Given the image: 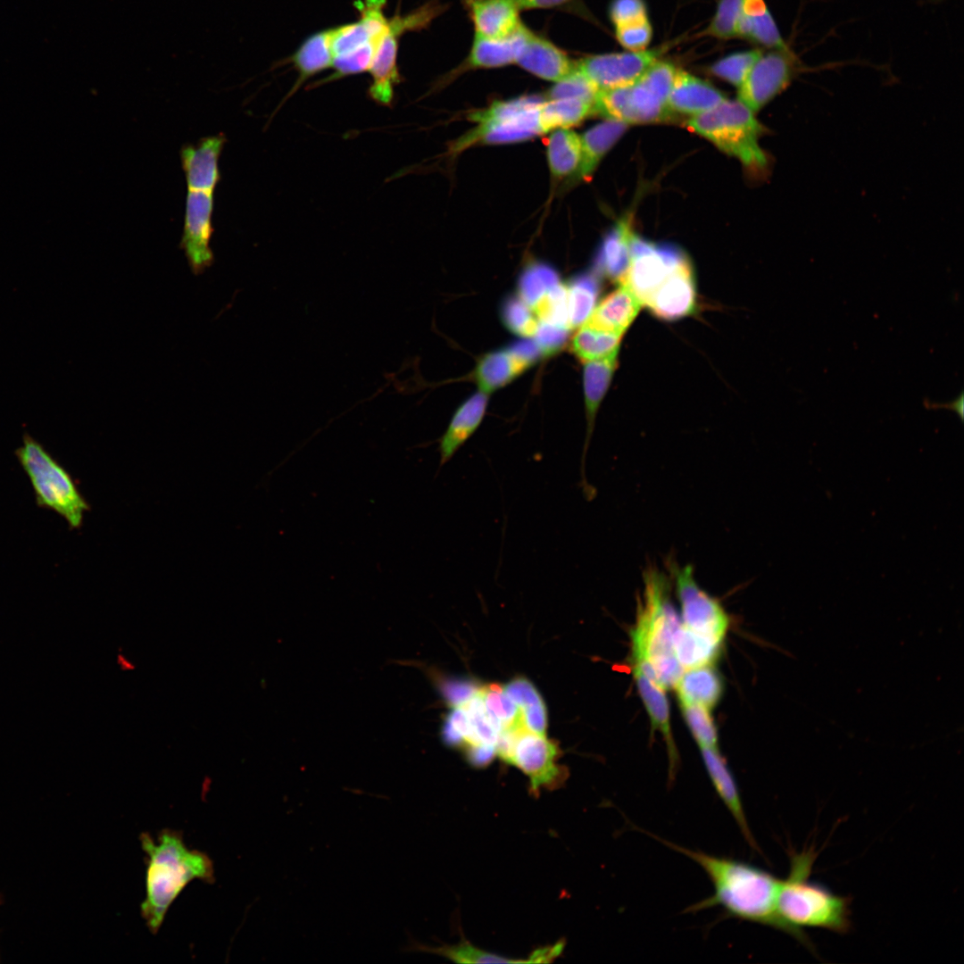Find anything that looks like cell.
<instances>
[{
  "mask_svg": "<svg viewBox=\"0 0 964 964\" xmlns=\"http://www.w3.org/2000/svg\"><path fill=\"white\" fill-rule=\"evenodd\" d=\"M657 839L693 860L712 883L713 893L688 907L686 912L720 907L728 918L770 927L789 935L776 910L779 878L742 860L711 855L659 837Z\"/></svg>",
  "mask_w": 964,
  "mask_h": 964,
  "instance_id": "1",
  "label": "cell"
},
{
  "mask_svg": "<svg viewBox=\"0 0 964 964\" xmlns=\"http://www.w3.org/2000/svg\"><path fill=\"white\" fill-rule=\"evenodd\" d=\"M671 578L654 564L643 570V592L630 631L632 666L664 691L674 688L684 669L673 639L682 624L671 601Z\"/></svg>",
  "mask_w": 964,
  "mask_h": 964,
  "instance_id": "2",
  "label": "cell"
},
{
  "mask_svg": "<svg viewBox=\"0 0 964 964\" xmlns=\"http://www.w3.org/2000/svg\"><path fill=\"white\" fill-rule=\"evenodd\" d=\"M816 853L813 849L791 852L790 872L780 879L776 899L777 913L789 935L815 951L804 927L826 929L844 935L852 927V900L809 879Z\"/></svg>",
  "mask_w": 964,
  "mask_h": 964,
  "instance_id": "3",
  "label": "cell"
},
{
  "mask_svg": "<svg viewBox=\"0 0 964 964\" xmlns=\"http://www.w3.org/2000/svg\"><path fill=\"white\" fill-rule=\"evenodd\" d=\"M140 843L147 857L141 914L149 930L156 934L170 906L189 882H214L213 863L204 852L188 849L176 830H162L157 841L143 833Z\"/></svg>",
  "mask_w": 964,
  "mask_h": 964,
  "instance_id": "4",
  "label": "cell"
},
{
  "mask_svg": "<svg viewBox=\"0 0 964 964\" xmlns=\"http://www.w3.org/2000/svg\"><path fill=\"white\" fill-rule=\"evenodd\" d=\"M677 70L661 59L630 84L599 91L594 113L627 125L670 119L668 98Z\"/></svg>",
  "mask_w": 964,
  "mask_h": 964,
  "instance_id": "5",
  "label": "cell"
},
{
  "mask_svg": "<svg viewBox=\"0 0 964 964\" xmlns=\"http://www.w3.org/2000/svg\"><path fill=\"white\" fill-rule=\"evenodd\" d=\"M14 454L30 481L37 506L59 514L71 529L79 528L90 506L69 471L28 433Z\"/></svg>",
  "mask_w": 964,
  "mask_h": 964,
  "instance_id": "6",
  "label": "cell"
},
{
  "mask_svg": "<svg viewBox=\"0 0 964 964\" xmlns=\"http://www.w3.org/2000/svg\"><path fill=\"white\" fill-rule=\"evenodd\" d=\"M687 127L752 171L763 172L769 158L760 145L764 129L739 100H725L713 109L690 117Z\"/></svg>",
  "mask_w": 964,
  "mask_h": 964,
  "instance_id": "7",
  "label": "cell"
},
{
  "mask_svg": "<svg viewBox=\"0 0 964 964\" xmlns=\"http://www.w3.org/2000/svg\"><path fill=\"white\" fill-rule=\"evenodd\" d=\"M544 97L530 95L493 102L488 107L470 114L477 123L451 147L458 154L476 144H509L544 134L541 106Z\"/></svg>",
  "mask_w": 964,
  "mask_h": 964,
  "instance_id": "8",
  "label": "cell"
},
{
  "mask_svg": "<svg viewBox=\"0 0 964 964\" xmlns=\"http://www.w3.org/2000/svg\"><path fill=\"white\" fill-rule=\"evenodd\" d=\"M446 6L438 0H429L404 15H395L388 20L387 30L383 37L369 70L371 83L368 89L370 98L379 105L391 106L395 98V87L402 77L397 66V53L401 37L408 31L427 29Z\"/></svg>",
  "mask_w": 964,
  "mask_h": 964,
  "instance_id": "9",
  "label": "cell"
},
{
  "mask_svg": "<svg viewBox=\"0 0 964 964\" xmlns=\"http://www.w3.org/2000/svg\"><path fill=\"white\" fill-rule=\"evenodd\" d=\"M667 566L680 603L682 624L698 634L723 642L730 620L720 602L698 586L692 565L680 566L669 558Z\"/></svg>",
  "mask_w": 964,
  "mask_h": 964,
  "instance_id": "10",
  "label": "cell"
},
{
  "mask_svg": "<svg viewBox=\"0 0 964 964\" xmlns=\"http://www.w3.org/2000/svg\"><path fill=\"white\" fill-rule=\"evenodd\" d=\"M673 42L640 51L605 53L576 60L577 69L599 91L630 84L662 59Z\"/></svg>",
  "mask_w": 964,
  "mask_h": 964,
  "instance_id": "11",
  "label": "cell"
},
{
  "mask_svg": "<svg viewBox=\"0 0 964 964\" xmlns=\"http://www.w3.org/2000/svg\"><path fill=\"white\" fill-rule=\"evenodd\" d=\"M798 71L797 59L788 48L762 52L737 88V100L756 113L782 93Z\"/></svg>",
  "mask_w": 964,
  "mask_h": 964,
  "instance_id": "12",
  "label": "cell"
},
{
  "mask_svg": "<svg viewBox=\"0 0 964 964\" xmlns=\"http://www.w3.org/2000/svg\"><path fill=\"white\" fill-rule=\"evenodd\" d=\"M559 749L545 735L521 728L518 730L508 764L519 768L529 778V792L535 796L541 789L562 785L567 770L557 761Z\"/></svg>",
  "mask_w": 964,
  "mask_h": 964,
  "instance_id": "13",
  "label": "cell"
},
{
  "mask_svg": "<svg viewBox=\"0 0 964 964\" xmlns=\"http://www.w3.org/2000/svg\"><path fill=\"white\" fill-rule=\"evenodd\" d=\"M686 259V254L673 245L653 244L634 233L631 262L621 284L627 286L643 305L666 277Z\"/></svg>",
  "mask_w": 964,
  "mask_h": 964,
  "instance_id": "14",
  "label": "cell"
},
{
  "mask_svg": "<svg viewBox=\"0 0 964 964\" xmlns=\"http://www.w3.org/2000/svg\"><path fill=\"white\" fill-rule=\"evenodd\" d=\"M213 209V192L188 189L179 248L183 250L188 266L195 275L202 274L214 262V254L210 246L214 232Z\"/></svg>",
  "mask_w": 964,
  "mask_h": 964,
  "instance_id": "15",
  "label": "cell"
},
{
  "mask_svg": "<svg viewBox=\"0 0 964 964\" xmlns=\"http://www.w3.org/2000/svg\"><path fill=\"white\" fill-rule=\"evenodd\" d=\"M541 356L533 339L485 354L474 370L478 391L489 395L520 376Z\"/></svg>",
  "mask_w": 964,
  "mask_h": 964,
  "instance_id": "16",
  "label": "cell"
},
{
  "mask_svg": "<svg viewBox=\"0 0 964 964\" xmlns=\"http://www.w3.org/2000/svg\"><path fill=\"white\" fill-rule=\"evenodd\" d=\"M386 4V0L355 2L360 19L353 23L332 28L333 58L358 50L370 43L381 42L388 27V19L384 13Z\"/></svg>",
  "mask_w": 964,
  "mask_h": 964,
  "instance_id": "17",
  "label": "cell"
},
{
  "mask_svg": "<svg viewBox=\"0 0 964 964\" xmlns=\"http://www.w3.org/2000/svg\"><path fill=\"white\" fill-rule=\"evenodd\" d=\"M695 296L694 272L687 258L666 277L643 305L657 317L673 320L692 312Z\"/></svg>",
  "mask_w": 964,
  "mask_h": 964,
  "instance_id": "18",
  "label": "cell"
},
{
  "mask_svg": "<svg viewBox=\"0 0 964 964\" xmlns=\"http://www.w3.org/2000/svg\"><path fill=\"white\" fill-rule=\"evenodd\" d=\"M226 142L220 132L182 145L179 155L188 189L214 192L221 179L219 159Z\"/></svg>",
  "mask_w": 964,
  "mask_h": 964,
  "instance_id": "19",
  "label": "cell"
},
{
  "mask_svg": "<svg viewBox=\"0 0 964 964\" xmlns=\"http://www.w3.org/2000/svg\"><path fill=\"white\" fill-rule=\"evenodd\" d=\"M529 31L530 29L524 24L517 32L504 38L491 39L474 36L469 54L447 74L445 80L449 82L470 71L516 64Z\"/></svg>",
  "mask_w": 964,
  "mask_h": 964,
  "instance_id": "20",
  "label": "cell"
},
{
  "mask_svg": "<svg viewBox=\"0 0 964 964\" xmlns=\"http://www.w3.org/2000/svg\"><path fill=\"white\" fill-rule=\"evenodd\" d=\"M516 64L530 74L556 83L576 69V60L547 37L530 29Z\"/></svg>",
  "mask_w": 964,
  "mask_h": 964,
  "instance_id": "21",
  "label": "cell"
},
{
  "mask_svg": "<svg viewBox=\"0 0 964 964\" xmlns=\"http://www.w3.org/2000/svg\"><path fill=\"white\" fill-rule=\"evenodd\" d=\"M462 3L477 37L504 38L524 25L516 0H462Z\"/></svg>",
  "mask_w": 964,
  "mask_h": 964,
  "instance_id": "22",
  "label": "cell"
},
{
  "mask_svg": "<svg viewBox=\"0 0 964 964\" xmlns=\"http://www.w3.org/2000/svg\"><path fill=\"white\" fill-rule=\"evenodd\" d=\"M727 100L709 81L677 69L668 98L669 111L694 117L704 113Z\"/></svg>",
  "mask_w": 964,
  "mask_h": 964,
  "instance_id": "23",
  "label": "cell"
},
{
  "mask_svg": "<svg viewBox=\"0 0 964 964\" xmlns=\"http://www.w3.org/2000/svg\"><path fill=\"white\" fill-rule=\"evenodd\" d=\"M488 403V395L478 391L453 413L438 440L439 466H444L480 426Z\"/></svg>",
  "mask_w": 964,
  "mask_h": 964,
  "instance_id": "24",
  "label": "cell"
},
{
  "mask_svg": "<svg viewBox=\"0 0 964 964\" xmlns=\"http://www.w3.org/2000/svg\"><path fill=\"white\" fill-rule=\"evenodd\" d=\"M700 750L707 774L717 794L735 819L748 844L757 850L758 846L748 825L737 785L725 759L719 753V748L702 747Z\"/></svg>",
  "mask_w": 964,
  "mask_h": 964,
  "instance_id": "25",
  "label": "cell"
},
{
  "mask_svg": "<svg viewBox=\"0 0 964 964\" xmlns=\"http://www.w3.org/2000/svg\"><path fill=\"white\" fill-rule=\"evenodd\" d=\"M403 951L436 954L457 963H549L554 959L553 951L549 945L535 950L527 959L515 960L488 952L465 939L456 944L429 946L410 938Z\"/></svg>",
  "mask_w": 964,
  "mask_h": 964,
  "instance_id": "26",
  "label": "cell"
},
{
  "mask_svg": "<svg viewBox=\"0 0 964 964\" xmlns=\"http://www.w3.org/2000/svg\"><path fill=\"white\" fill-rule=\"evenodd\" d=\"M641 302L626 285L619 287L595 305L582 324L598 330L624 335L637 316Z\"/></svg>",
  "mask_w": 964,
  "mask_h": 964,
  "instance_id": "27",
  "label": "cell"
},
{
  "mask_svg": "<svg viewBox=\"0 0 964 964\" xmlns=\"http://www.w3.org/2000/svg\"><path fill=\"white\" fill-rule=\"evenodd\" d=\"M634 679L640 698L649 715L652 730L660 732L666 743L669 756V777L673 780L678 767V752L670 727L669 705L665 691L650 680L639 669L633 668Z\"/></svg>",
  "mask_w": 964,
  "mask_h": 964,
  "instance_id": "28",
  "label": "cell"
},
{
  "mask_svg": "<svg viewBox=\"0 0 964 964\" xmlns=\"http://www.w3.org/2000/svg\"><path fill=\"white\" fill-rule=\"evenodd\" d=\"M633 234L629 217L622 218L604 237L596 258L598 271L619 285L630 266Z\"/></svg>",
  "mask_w": 964,
  "mask_h": 964,
  "instance_id": "29",
  "label": "cell"
},
{
  "mask_svg": "<svg viewBox=\"0 0 964 964\" xmlns=\"http://www.w3.org/2000/svg\"><path fill=\"white\" fill-rule=\"evenodd\" d=\"M627 128L626 123L606 120L584 132L580 136V162L572 179L578 182L590 178L602 159L621 137Z\"/></svg>",
  "mask_w": 964,
  "mask_h": 964,
  "instance_id": "30",
  "label": "cell"
},
{
  "mask_svg": "<svg viewBox=\"0 0 964 964\" xmlns=\"http://www.w3.org/2000/svg\"><path fill=\"white\" fill-rule=\"evenodd\" d=\"M679 703L697 704L711 711L720 701L724 685L712 665L685 669L675 687Z\"/></svg>",
  "mask_w": 964,
  "mask_h": 964,
  "instance_id": "31",
  "label": "cell"
},
{
  "mask_svg": "<svg viewBox=\"0 0 964 964\" xmlns=\"http://www.w3.org/2000/svg\"><path fill=\"white\" fill-rule=\"evenodd\" d=\"M737 37L769 49L788 48L764 0H743Z\"/></svg>",
  "mask_w": 964,
  "mask_h": 964,
  "instance_id": "32",
  "label": "cell"
},
{
  "mask_svg": "<svg viewBox=\"0 0 964 964\" xmlns=\"http://www.w3.org/2000/svg\"><path fill=\"white\" fill-rule=\"evenodd\" d=\"M332 28L318 31L308 37L290 57L298 72L297 81L287 97L294 94L308 79L331 67Z\"/></svg>",
  "mask_w": 964,
  "mask_h": 964,
  "instance_id": "33",
  "label": "cell"
},
{
  "mask_svg": "<svg viewBox=\"0 0 964 964\" xmlns=\"http://www.w3.org/2000/svg\"><path fill=\"white\" fill-rule=\"evenodd\" d=\"M723 642L698 634L683 624L673 639L675 656L685 669L712 665L719 657Z\"/></svg>",
  "mask_w": 964,
  "mask_h": 964,
  "instance_id": "34",
  "label": "cell"
},
{
  "mask_svg": "<svg viewBox=\"0 0 964 964\" xmlns=\"http://www.w3.org/2000/svg\"><path fill=\"white\" fill-rule=\"evenodd\" d=\"M503 689L519 708L524 727L531 732L545 735L546 706L533 683L524 677H517L504 685Z\"/></svg>",
  "mask_w": 964,
  "mask_h": 964,
  "instance_id": "35",
  "label": "cell"
},
{
  "mask_svg": "<svg viewBox=\"0 0 964 964\" xmlns=\"http://www.w3.org/2000/svg\"><path fill=\"white\" fill-rule=\"evenodd\" d=\"M546 155L553 178L571 179L580 162V136L569 129L553 130L547 140Z\"/></svg>",
  "mask_w": 964,
  "mask_h": 964,
  "instance_id": "36",
  "label": "cell"
},
{
  "mask_svg": "<svg viewBox=\"0 0 964 964\" xmlns=\"http://www.w3.org/2000/svg\"><path fill=\"white\" fill-rule=\"evenodd\" d=\"M594 113V104L576 98H546L541 106L544 133L558 129H570Z\"/></svg>",
  "mask_w": 964,
  "mask_h": 964,
  "instance_id": "37",
  "label": "cell"
},
{
  "mask_svg": "<svg viewBox=\"0 0 964 964\" xmlns=\"http://www.w3.org/2000/svg\"><path fill=\"white\" fill-rule=\"evenodd\" d=\"M567 286L569 322L570 328L580 327L590 316L596 305L600 283L593 274H583L573 278Z\"/></svg>",
  "mask_w": 964,
  "mask_h": 964,
  "instance_id": "38",
  "label": "cell"
},
{
  "mask_svg": "<svg viewBox=\"0 0 964 964\" xmlns=\"http://www.w3.org/2000/svg\"><path fill=\"white\" fill-rule=\"evenodd\" d=\"M622 337L581 325L571 339V349L584 363L600 360L619 349Z\"/></svg>",
  "mask_w": 964,
  "mask_h": 964,
  "instance_id": "39",
  "label": "cell"
},
{
  "mask_svg": "<svg viewBox=\"0 0 964 964\" xmlns=\"http://www.w3.org/2000/svg\"><path fill=\"white\" fill-rule=\"evenodd\" d=\"M478 694L487 712L502 731L525 727L519 708L503 691V686L494 684L480 686Z\"/></svg>",
  "mask_w": 964,
  "mask_h": 964,
  "instance_id": "40",
  "label": "cell"
},
{
  "mask_svg": "<svg viewBox=\"0 0 964 964\" xmlns=\"http://www.w3.org/2000/svg\"><path fill=\"white\" fill-rule=\"evenodd\" d=\"M761 53L759 49L732 53L713 62L710 73L738 88Z\"/></svg>",
  "mask_w": 964,
  "mask_h": 964,
  "instance_id": "41",
  "label": "cell"
},
{
  "mask_svg": "<svg viewBox=\"0 0 964 964\" xmlns=\"http://www.w3.org/2000/svg\"><path fill=\"white\" fill-rule=\"evenodd\" d=\"M561 281L557 272L544 263H532L521 274L519 296L530 307L551 287Z\"/></svg>",
  "mask_w": 964,
  "mask_h": 964,
  "instance_id": "42",
  "label": "cell"
},
{
  "mask_svg": "<svg viewBox=\"0 0 964 964\" xmlns=\"http://www.w3.org/2000/svg\"><path fill=\"white\" fill-rule=\"evenodd\" d=\"M743 0H719L716 11L702 35L720 40L737 37Z\"/></svg>",
  "mask_w": 964,
  "mask_h": 964,
  "instance_id": "43",
  "label": "cell"
},
{
  "mask_svg": "<svg viewBox=\"0 0 964 964\" xmlns=\"http://www.w3.org/2000/svg\"><path fill=\"white\" fill-rule=\"evenodd\" d=\"M679 706L699 748H718V731L711 711L697 704L679 703Z\"/></svg>",
  "mask_w": 964,
  "mask_h": 964,
  "instance_id": "44",
  "label": "cell"
},
{
  "mask_svg": "<svg viewBox=\"0 0 964 964\" xmlns=\"http://www.w3.org/2000/svg\"><path fill=\"white\" fill-rule=\"evenodd\" d=\"M502 318L510 331L525 338H533L539 327L535 314L519 295L505 301L502 308Z\"/></svg>",
  "mask_w": 964,
  "mask_h": 964,
  "instance_id": "45",
  "label": "cell"
},
{
  "mask_svg": "<svg viewBox=\"0 0 964 964\" xmlns=\"http://www.w3.org/2000/svg\"><path fill=\"white\" fill-rule=\"evenodd\" d=\"M598 90L577 69L563 79L553 83L546 98H576L594 104Z\"/></svg>",
  "mask_w": 964,
  "mask_h": 964,
  "instance_id": "46",
  "label": "cell"
},
{
  "mask_svg": "<svg viewBox=\"0 0 964 964\" xmlns=\"http://www.w3.org/2000/svg\"><path fill=\"white\" fill-rule=\"evenodd\" d=\"M614 29L617 41L628 51L648 48L653 34L649 18L614 27Z\"/></svg>",
  "mask_w": 964,
  "mask_h": 964,
  "instance_id": "47",
  "label": "cell"
},
{
  "mask_svg": "<svg viewBox=\"0 0 964 964\" xmlns=\"http://www.w3.org/2000/svg\"><path fill=\"white\" fill-rule=\"evenodd\" d=\"M435 681L444 699L450 707L461 706L475 696L480 686L469 678H440Z\"/></svg>",
  "mask_w": 964,
  "mask_h": 964,
  "instance_id": "48",
  "label": "cell"
},
{
  "mask_svg": "<svg viewBox=\"0 0 964 964\" xmlns=\"http://www.w3.org/2000/svg\"><path fill=\"white\" fill-rule=\"evenodd\" d=\"M608 13L614 27L649 18L644 0H612Z\"/></svg>",
  "mask_w": 964,
  "mask_h": 964,
  "instance_id": "49",
  "label": "cell"
},
{
  "mask_svg": "<svg viewBox=\"0 0 964 964\" xmlns=\"http://www.w3.org/2000/svg\"><path fill=\"white\" fill-rule=\"evenodd\" d=\"M569 329L539 323V327L533 340L539 347L543 355H549L559 350L567 340Z\"/></svg>",
  "mask_w": 964,
  "mask_h": 964,
  "instance_id": "50",
  "label": "cell"
},
{
  "mask_svg": "<svg viewBox=\"0 0 964 964\" xmlns=\"http://www.w3.org/2000/svg\"><path fill=\"white\" fill-rule=\"evenodd\" d=\"M496 755L495 747L486 744L468 745L466 757L469 762L477 768L488 765Z\"/></svg>",
  "mask_w": 964,
  "mask_h": 964,
  "instance_id": "51",
  "label": "cell"
},
{
  "mask_svg": "<svg viewBox=\"0 0 964 964\" xmlns=\"http://www.w3.org/2000/svg\"><path fill=\"white\" fill-rule=\"evenodd\" d=\"M573 0H516L520 10L553 9L563 7Z\"/></svg>",
  "mask_w": 964,
  "mask_h": 964,
  "instance_id": "52",
  "label": "cell"
},
{
  "mask_svg": "<svg viewBox=\"0 0 964 964\" xmlns=\"http://www.w3.org/2000/svg\"><path fill=\"white\" fill-rule=\"evenodd\" d=\"M925 405H926V407L927 409L943 408V409H948V410L953 411L960 416V420H963V416H964V414H963L964 413V411H963V408H964L963 392H961L958 397L953 399V401L949 402L947 403H930L929 401L926 400L925 401Z\"/></svg>",
  "mask_w": 964,
  "mask_h": 964,
  "instance_id": "53",
  "label": "cell"
},
{
  "mask_svg": "<svg viewBox=\"0 0 964 964\" xmlns=\"http://www.w3.org/2000/svg\"><path fill=\"white\" fill-rule=\"evenodd\" d=\"M4 903H5L4 895L3 893L0 892V906L4 905Z\"/></svg>",
  "mask_w": 964,
  "mask_h": 964,
  "instance_id": "54",
  "label": "cell"
},
{
  "mask_svg": "<svg viewBox=\"0 0 964 964\" xmlns=\"http://www.w3.org/2000/svg\"><path fill=\"white\" fill-rule=\"evenodd\" d=\"M0 962H1V960H0Z\"/></svg>",
  "mask_w": 964,
  "mask_h": 964,
  "instance_id": "55",
  "label": "cell"
}]
</instances>
